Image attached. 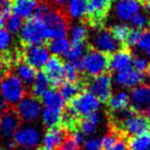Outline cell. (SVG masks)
Wrapping results in <instances>:
<instances>
[{
    "instance_id": "cell-1",
    "label": "cell",
    "mask_w": 150,
    "mask_h": 150,
    "mask_svg": "<svg viewBox=\"0 0 150 150\" xmlns=\"http://www.w3.org/2000/svg\"><path fill=\"white\" fill-rule=\"evenodd\" d=\"M34 16L43 23L47 30L49 40L67 36L69 32V23L67 18L62 12L51 7L49 4H39Z\"/></svg>"
},
{
    "instance_id": "cell-2",
    "label": "cell",
    "mask_w": 150,
    "mask_h": 150,
    "mask_svg": "<svg viewBox=\"0 0 150 150\" xmlns=\"http://www.w3.org/2000/svg\"><path fill=\"white\" fill-rule=\"evenodd\" d=\"M18 35L21 41L26 45L43 44L47 40H49V36L45 26L36 16L29 18L25 24H23Z\"/></svg>"
},
{
    "instance_id": "cell-3",
    "label": "cell",
    "mask_w": 150,
    "mask_h": 150,
    "mask_svg": "<svg viewBox=\"0 0 150 150\" xmlns=\"http://www.w3.org/2000/svg\"><path fill=\"white\" fill-rule=\"evenodd\" d=\"M83 71L89 77H96L106 73L109 67V55L96 49H90L81 59Z\"/></svg>"
},
{
    "instance_id": "cell-4",
    "label": "cell",
    "mask_w": 150,
    "mask_h": 150,
    "mask_svg": "<svg viewBox=\"0 0 150 150\" xmlns=\"http://www.w3.org/2000/svg\"><path fill=\"white\" fill-rule=\"evenodd\" d=\"M0 93L7 104L16 105L25 97L26 88L16 75H7L0 83Z\"/></svg>"
},
{
    "instance_id": "cell-5",
    "label": "cell",
    "mask_w": 150,
    "mask_h": 150,
    "mask_svg": "<svg viewBox=\"0 0 150 150\" xmlns=\"http://www.w3.org/2000/svg\"><path fill=\"white\" fill-rule=\"evenodd\" d=\"M69 106L77 113L80 119H83L98 110L100 101L89 91H82L75 98L69 100Z\"/></svg>"
},
{
    "instance_id": "cell-6",
    "label": "cell",
    "mask_w": 150,
    "mask_h": 150,
    "mask_svg": "<svg viewBox=\"0 0 150 150\" xmlns=\"http://www.w3.org/2000/svg\"><path fill=\"white\" fill-rule=\"evenodd\" d=\"M86 88L89 92L99 99L100 102H105L111 96V77L108 73L101 74L96 77H90L85 81Z\"/></svg>"
},
{
    "instance_id": "cell-7",
    "label": "cell",
    "mask_w": 150,
    "mask_h": 150,
    "mask_svg": "<svg viewBox=\"0 0 150 150\" xmlns=\"http://www.w3.org/2000/svg\"><path fill=\"white\" fill-rule=\"evenodd\" d=\"M91 45L93 49H96L108 55L112 54L120 47V44L113 38L111 32L103 27L96 29L91 39Z\"/></svg>"
},
{
    "instance_id": "cell-8",
    "label": "cell",
    "mask_w": 150,
    "mask_h": 150,
    "mask_svg": "<svg viewBox=\"0 0 150 150\" xmlns=\"http://www.w3.org/2000/svg\"><path fill=\"white\" fill-rule=\"evenodd\" d=\"M42 112V104L37 97L28 96L24 97L20 102L16 104V111L18 119L24 122H35Z\"/></svg>"
},
{
    "instance_id": "cell-9",
    "label": "cell",
    "mask_w": 150,
    "mask_h": 150,
    "mask_svg": "<svg viewBox=\"0 0 150 150\" xmlns=\"http://www.w3.org/2000/svg\"><path fill=\"white\" fill-rule=\"evenodd\" d=\"M24 61L35 69H43L50 57V52L44 44L27 45L23 52Z\"/></svg>"
},
{
    "instance_id": "cell-10",
    "label": "cell",
    "mask_w": 150,
    "mask_h": 150,
    "mask_svg": "<svg viewBox=\"0 0 150 150\" xmlns=\"http://www.w3.org/2000/svg\"><path fill=\"white\" fill-rule=\"evenodd\" d=\"M88 13L91 27L98 29L103 27V23L110 7L109 0H87Z\"/></svg>"
},
{
    "instance_id": "cell-11",
    "label": "cell",
    "mask_w": 150,
    "mask_h": 150,
    "mask_svg": "<svg viewBox=\"0 0 150 150\" xmlns=\"http://www.w3.org/2000/svg\"><path fill=\"white\" fill-rule=\"evenodd\" d=\"M130 98V108L133 110L142 112L143 109L150 106V85L139 84L134 87L129 95Z\"/></svg>"
},
{
    "instance_id": "cell-12",
    "label": "cell",
    "mask_w": 150,
    "mask_h": 150,
    "mask_svg": "<svg viewBox=\"0 0 150 150\" xmlns=\"http://www.w3.org/2000/svg\"><path fill=\"white\" fill-rule=\"evenodd\" d=\"M14 141L16 145L23 148H34L40 143V132L34 127H22L16 130L13 135Z\"/></svg>"
},
{
    "instance_id": "cell-13",
    "label": "cell",
    "mask_w": 150,
    "mask_h": 150,
    "mask_svg": "<svg viewBox=\"0 0 150 150\" xmlns=\"http://www.w3.org/2000/svg\"><path fill=\"white\" fill-rule=\"evenodd\" d=\"M44 73L49 80L50 85L58 87L64 81L63 78V62L58 56L53 55L44 65Z\"/></svg>"
},
{
    "instance_id": "cell-14",
    "label": "cell",
    "mask_w": 150,
    "mask_h": 150,
    "mask_svg": "<svg viewBox=\"0 0 150 150\" xmlns=\"http://www.w3.org/2000/svg\"><path fill=\"white\" fill-rule=\"evenodd\" d=\"M133 55L130 48L127 46H122V48L113 52L112 55L109 56L108 69L112 71H119L131 67L132 65Z\"/></svg>"
},
{
    "instance_id": "cell-15",
    "label": "cell",
    "mask_w": 150,
    "mask_h": 150,
    "mask_svg": "<svg viewBox=\"0 0 150 150\" xmlns=\"http://www.w3.org/2000/svg\"><path fill=\"white\" fill-rule=\"evenodd\" d=\"M67 131L63 127H53L44 134L42 140L43 150H56L67 137Z\"/></svg>"
},
{
    "instance_id": "cell-16",
    "label": "cell",
    "mask_w": 150,
    "mask_h": 150,
    "mask_svg": "<svg viewBox=\"0 0 150 150\" xmlns=\"http://www.w3.org/2000/svg\"><path fill=\"white\" fill-rule=\"evenodd\" d=\"M20 119L12 111H5L0 117V137L2 139H10L18 129Z\"/></svg>"
},
{
    "instance_id": "cell-17",
    "label": "cell",
    "mask_w": 150,
    "mask_h": 150,
    "mask_svg": "<svg viewBox=\"0 0 150 150\" xmlns=\"http://www.w3.org/2000/svg\"><path fill=\"white\" fill-rule=\"evenodd\" d=\"M140 9L141 4L137 0H117L115 7V14L122 22L130 21Z\"/></svg>"
},
{
    "instance_id": "cell-18",
    "label": "cell",
    "mask_w": 150,
    "mask_h": 150,
    "mask_svg": "<svg viewBox=\"0 0 150 150\" xmlns=\"http://www.w3.org/2000/svg\"><path fill=\"white\" fill-rule=\"evenodd\" d=\"M144 80V75L139 71H135L132 67L119 71L115 77V82L117 85L125 88H134L137 85L141 84Z\"/></svg>"
},
{
    "instance_id": "cell-19",
    "label": "cell",
    "mask_w": 150,
    "mask_h": 150,
    "mask_svg": "<svg viewBox=\"0 0 150 150\" xmlns=\"http://www.w3.org/2000/svg\"><path fill=\"white\" fill-rule=\"evenodd\" d=\"M38 6V0H14L11 4V10L13 14L20 16L22 20H29L36 13Z\"/></svg>"
},
{
    "instance_id": "cell-20",
    "label": "cell",
    "mask_w": 150,
    "mask_h": 150,
    "mask_svg": "<svg viewBox=\"0 0 150 150\" xmlns=\"http://www.w3.org/2000/svg\"><path fill=\"white\" fill-rule=\"evenodd\" d=\"M65 11L69 18L74 21H82L87 16V0H67L65 4Z\"/></svg>"
},
{
    "instance_id": "cell-21",
    "label": "cell",
    "mask_w": 150,
    "mask_h": 150,
    "mask_svg": "<svg viewBox=\"0 0 150 150\" xmlns=\"http://www.w3.org/2000/svg\"><path fill=\"white\" fill-rule=\"evenodd\" d=\"M106 103L109 112L117 113L130 107V98L126 92H119L115 95H111Z\"/></svg>"
},
{
    "instance_id": "cell-22",
    "label": "cell",
    "mask_w": 150,
    "mask_h": 150,
    "mask_svg": "<svg viewBox=\"0 0 150 150\" xmlns=\"http://www.w3.org/2000/svg\"><path fill=\"white\" fill-rule=\"evenodd\" d=\"M86 88L85 81L65 82L59 86V93L65 101H69L79 95Z\"/></svg>"
},
{
    "instance_id": "cell-23",
    "label": "cell",
    "mask_w": 150,
    "mask_h": 150,
    "mask_svg": "<svg viewBox=\"0 0 150 150\" xmlns=\"http://www.w3.org/2000/svg\"><path fill=\"white\" fill-rule=\"evenodd\" d=\"M99 122H100V115H99V113L97 111L91 113V115L80 120V132L84 136H91V135L95 133Z\"/></svg>"
},
{
    "instance_id": "cell-24",
    "label": "cell",
    "mask_w": 150,
    "mask_h": 150,
    "mask_svg": "<svg viewBox=\"0 0 150 150\" xmlns=\"http://www.w3.org/2000/svg\"><path fill=\"white\" fill-rule=\"evenodd\" d=\"M42 103L45 105V107H50V108H56L62 110L65 106V100L62 98L59 92L56 90H49L48 89L41 96Z\"/></svg>"
},
{
    "instance_id": "cell-25",
    "label": "cell",
    "mask_w": 150,
    "mask_h": 150,
    "mask_svg": "<svg viewBox=\"0 0 150 150\" xmlns=\"http://www.w3.org/2000/svg\"><path fill=\"white\" fill-rule=\"evenodd\" d=\"M49 80L44 71L36 73L35 78L32 82V94L34 97H41L49 89Z\"/></svg>"
},
{
    "instance_id": "cell-26",
    "label": "cell",
    "mask_w": 150,
    "mask_h": 150,
    "mask_svg": "<svg viewBox=\"0 0 150 150\" xmlns=\"http://www.w3.org/2000/svg\"><path fill=\"white\" fill-rule=\"evenodd\" d=\"M69 41L71 44H84L88 38V27L85 24L77 23L69 29Z\"/></svg>"
},
{
    "instance_id": "cell-27",
    "label": "cell",
    "mask_w": 150,
    "mask_h": 150,
    "mask_svg": "<svg viewBox=\"0 0 150 150\" xmlns=\"http://www.w3.org/2000/svg\"><path fill=\"white\" fill-rule=\"evenodd\" d=\"M71 43L67 37H58L50 40L48 45V50L50 53L55 56H64L65 53L69 51Z\"/></svg>"
},
{
    "instance_id": "cell-28",
    "label": "cell",
    "mask_w": 150,
    "mask_h": 150,
    "mask_svg": "<svg viewBox=\"0 0 150 150\" xmlns=\"http://www.w3.org/2000/svg\"><path fill=\"white\" fill-rule=\"evenodd\" d=\"M42 122L44 126L47 128H53L56 127L61 122L62 119V110L56 108H50V107H45L41 112Z\"/></svg>"
},
{
    "instance_id": "cell-29",
    "label": "cell",
    "mask_w": 150,
    "mask_h": 150,
    "mask_svg": "<svg viewBox=\"0 0 150 150\" xmlns=\"http://www.w3.org/2000/svg\"><path fill=\"white\" fill-rule=\"evenodd\" d=\"M16 76L26 85L32 84L36 75V69L30 64L24 62H18L16 64Z\"/></svg>"
},
{
    "instance_id": "cell-30",
    "label": "cell",
    "mask_w": 150,
    "mask_h": 150,
    "mask_svg": "<svg viewBox=\"0 0 150 150\" xmlns=\"http://www.w3.org/2000/svg\"><path fill=\"white\" fill-rule=\"evenodd\" d=\"M128 145L130 150H150V132L129 138Z\"/></svg>"
},
{
    "instance_id": "cell-31",
    "label": "cell",
    "mask_w": 150,
    "mask_h": 150,
    "mask_svg": "<svg viewBox=\"0 0 150 150\" xmlns=\"http://www.w3.org/2000/svg\"><path fill=\"white\" fill-rule=\"evenodd\" d=\"M5 30L10 32L11 34L18 33L23 26V20L20 16H16V14H8L7 16L3 18V25Z\"/></svg>"
},
{
    "instance_id": "cell-32",
    "label": "cell",
    "mask_w": 150,
    "mask_h": 150,
    "mask_svg": "<svg viewBox=\"0 0 150 150\" xmlns=\"http://www.w3.org/2000/svg\"><path fill=\"white\" fill-rule=\"evenodd\" d=\"M86 46L84 44H71L69 51L65 53V58L67 62H75V61L81 60L85 54Z\"/></svg>"
},
{
    "instance_id": "cell-33",
    "label": "cell",
    "mask_w": 150,
    "mask_h": 150,
    "mask_svg": "<svg viewBox=\"0 0 150 150\" xmlns=\"http://www.w3.org/2000/svg\"><path fill=\"white\" fill-rule=\"evenodd\" d=\"M130 30L131 29L128 25L119 24V25H115V26L111 28L110 32H111V34H112L113 38L119 42L120 45L125 46V42H126Z\"/></svg>"
},
{
    "instance_id": "cell-34",
    "label": "cell",
    "mask_w": 150,
    "mask_h": 150,
    "mask_svg": "<svg viewBox=\"0 0 150 150\" xmlns=\"http://www.w3.org/2000/svg\"><path fill=\"white\" fill-rule=\"evenodd\" d=\"M13 44V34L0 28V52H7Z\"/></svg>"
},
{
    "instance_id": "cell-35",
    "label": "cell",
    "mask_w": 150,
    "mask_h": 150,
    "mask_svg": "<svg viewBox=\"0 0 150 150\" xmlns=\"http://www.w3.org/2000/svg\"><path fill=\"white\" fill-rule=\"evenodd\" d=\"M80 71L71 62L63 63V78L67 82H77L80 79Z\"/></svg>"
},
{
    "instance_id": "cell-36",
    "label": "cell",
    "mask_w": 150,
    "mask_h": 150,
    "mask_svg": "<svg viewBox=\"0 0 150 150\" xmlns=\"http://www.w3.org/2000/svg\"><path fill=\"white\" fill-rule=\"evenodd\" d=\"M131 24L134 26V28L136 29H145L147 27L150 26V18L146 14L142 13V12H137L135 16H133V18L130 20Z\"/></svg>"
},
{
    "instance_id": "cell-37",
    "label": "cell",
    "mask_w": 150,
    "mask_h": 150,
    "mask_svg": "<svg viewBox=\"0 0 150 150\" xmlns=\"http://www.w3.org/2000/svg\"><path fill=\"white\" fill-rule=\"evenodd\" d=\"M137 47L143 52L146 53L148 50H150V29L149 30H145L141 33L140 39H139L138 43H137Z\"/></svg>"
},
{
    "instance_id": "cell-38",
    "label": "cell",
    "mask_w": 150,
    "mask_h": 150,
    "mask_svg": "<svg viewBox=\"0 0 150 150\" xmlns=\"http://www.w3.org/2000/svg\"><path fill=\"white\" fill-rule=\"evenodd\" d=\"M142 31L140 29H131L130 32H129V35L127 37V40L125 42V46L127 47H133V46H136L137 43H138L139 39H140V36Z\"/></svg>"
},
{
    "instance_id": "cell-39",
    "label": "cell",
    "mask_w": 150,
    "mask_h": 150,
    "mask_svg": "<svg viewBox=\"0 0 150 150\" xmlns=\"http://www.w3.org/2000/svg\"><path fill=\"white\" fill-rule=\"evenodd\" d=\"M132 65L133 69L135 71H139L141 74H144L147 71V67H148L149 63L147 59H145L144 57H141V56H135L132 59Z\"/></svg>"
},
{
    "instance_id": "cell-40",
    "label": "cell",
    "mask_w": 150,
    "mask_h": 150,
    "mask_svg": "<svg viewBox=\"0 0 150 150\" xmlns=\"http://www.w3.org/2000/svg\"><path fill=\"white\" fill-rule=\"evenodd\" d=\"M79 145L75 142V140L73 139V137H69L64 139L61 145L58 147L56 150H79Z\"/></svg>"
},
{
    "instance_id": "cell-41",
    "label": "cell",
    "mask_w": 150,
    "mask_h": 150,
    "mask_svg": "<svg viewBox=\"0 0 150 150\" xmlns=\"http://www.w3.org/2000/svg\"><path fill=\"white\" fill-rule=\"evenodd\" d=\"M84 150H101V139L92 138L84 142Z\"/></svg>"
},
{
    "instance_id": "cell-42",
    "label": "cell",
    "mask_w": 150,
    "mask_h": 150,
    "mask_svg": "<svg viewBox=\"0 0 150 150\" xmlns=\"http://www.w3.org/2000/svg\"><path fill=\"white\" fill-rule=\"evenodd\" d=\"M11 0H0V18H4L11 10Z\"/></svg>"
},
{
    "instance_id": "cell-43",
    "label": "cell",
    "mask_w": 150,
    "mask_h": 150,
    "mask_svg": "<svg viewBox=\"0 0 150 150\" xmlns=\"http://www.w3.org/2000/svg\"><path fill=\"white\" fill-rule=\"evenodd\" d=\"M112 150H130L128 145V139H126L125 137H120L117 142L115 143Z\"/></svg>"
},
{
    "instance_id": "cell-44",
    "label": "cell",
    "mask_w": 150,
    "mask_h": 150,
    "mask_svg": "<svg viewBox=\"0 0 150 150\" xmlns=\"http://www.w3.org/2000/svg\"><path fill=\"white\" fill-rule=\"evenodd\" d=\"M73 139L75 140V142L77 143L79 146H82L85 142V139H84V135L82 134L80 131H74V134H73Z\"/></svg>"
},
{
    "instance_id": "cell-45",
    "label": "cell",
    "mask_w": 150,
    "mask_h": 150,
    "mask_svg": "<svg viewBox=\"0 0 150 150\" xmlns=\"http://www.w3.org/2000/svg\"><path fill=\"white\" fill-rule=\"evenodd\" d=\"M6 109H7V103H6L3 99H0V117H1L5 111H7Z\"/></svg>"
},
{
    "instance_id": "cell-46",
    "label": "cell",
    "mask_w": 150,
    "mask_h": 150,
    "mask_svg": "<svg viewBox=\"0 0 150 150\" xmlns=\"http://www.w3.org/2000/svg\"><path fill=\"white\" fill-rule=\"evenodd\" d=\"M53 4H55L56 6H64L67 4V0H50Z\"/></svg>"
},
{
    "instance_id": "cell-47",
    "label": "cell",
    "mask_w": 150,
    "mask_h": 150,
    "mask_svg": "<svg viewBox=\"0 0 150 150\" xmlns=\"http://www.w3.org/2000/svg\"><path fill=\"white\" fill-rule=\"evenodd\" d=\"M145 117H147L148 122H150V106H148L146 109H145Z\"/></svg>"
},
{
    "instance_id": "cell-48",
    "label": "cell",
    "mask_w": 150,
    "mask_h": 150,
    "mask_svg": "<svg viewBox=\"0 0 150 150\" xmlns=\"http://www.w3.org/2000/svg\"><path fill=\"white\" fill-rule=\"evenodd\" d=\"M145 9H146V11L150 14V1L146 2V4H145Z\"/></svg>"
},
{
    "instance_id": "cell-49",
    "label": "cell",
    "mask_w": 150,
    "mask_h": 150,
    "mask_svg": "<svg viewBox=\"0 0 150 150\" xmlns=\"http://www.w3.org/2000/svg\"><path fill=\"white\" fill-rule=\"evenodd\" d=\"M147 74H148V76H149V77H150V64L148 65V67H147Z\"/></svg>"
},
{
    "instance_id": "cell-50",
    "label": "cell",
    "mask_w": 150,
    "mask_h": 150,
    "mask_svg": "<svg viewBox=\"0 0 150 150\" xmlns=\"http://www.w3.org/2000/svg\"><path fill=\"white\" fill-rule=\"evenodd\" d=\"M2 25H3V18H0V27H1Z\"/></svg>"
},
{
    "instance_id": "cell-51",
    "label": "cell",
    "mask_w": 150,
    "mask_h": 150,
    "mask_svg": "<svg viewBox=\"0 0 150 150\" xmlns=\"http://www.w3.org/2000/svg\"><path fill=\"white\" fill-rule=\"evenodd\" d=\"M146 54H147V55H148V57L150 58V50H148V51L146 52Z\"/></svg>"
},
{
    "instance_id": "cell-52",
    "label": "cell",
    "mask_w": 150,
    "mask_h": 150,
    "mask_svg": "<svg viewBox=\"0 0 150 150\" xmlns=\"http://www.w3.org/2000/svg\"><path fill=\"white\" fill-rule=\"evenodd\" d=\"M137 1L140 2V3H141V2H144V1H146V0H137Z\"/></svg>"
},
{
    "instance_id": "cell-53",
    "label": "cell",
    "mask_w": 150,
    "mask_h": 150,
    "mask_svg": "<svg viewBox=\"0 0 150 150\" xmlns=\"http://www.w3.org/2000/svg\"><path fill=\"white\" fill-rule=\"evenodd\" d=\"M21 150H31V149H29V148H22Z\"/></svg>"
},
{
    "instance_id": "cell-54",
    "label": "cell",
    "mask_w": 150,
    "mask_h": 150,
    "mask_svg": "<svg viewBox=\"0 0 150 150\" xmlns=\"http://www.w3.org/2000/svg\"><path fill=\"white\" fill-rule=\"evenodd\" d=\"M109 1H110V2H112V1H115V0H109Z\"/></svg>"
},
{
    "instance_id": "cell-55",
    "label": "cell",
    "mask_w": 150,
    "mask_h": 150,
    "mask_svg": "<svg viewBox=\"0 0 150 150\" xmlns=\"http://www.w3.org/2000/svg\"><path fill=\"white\" fill-rule=\"evenodd\" d=\"M0 73H1V69H0Z\"/></svg>"
},
{
    "instance_id": "cell-56",
    "label": "cell",
    "mask_w": 150,
    "mask_h": 150,
    "mask_svg": "<svg viewBox=\"0 0 150 150\" xmlns=\"http://www.w3.org/2000/svg\"><path fill=\"white\" fill-rule=\"evenodd\" d=\"M39 150H43V149H39Z\"/></svg>"
},
{
    "instance_id": "cell-57",
    "label": "cell",
    "mask_w": 150,
    "mask_h": 150,
    "mask_svg": "<svg viewBox=\"0 0 150 150\" xmlns=\"http://www.w3.org/2000/svg\"><path fill=\"white\" fill-rule=\"evenodd\" d=\"M149 1H150V0H149Z\"/></svg>"
}]
</instances>
